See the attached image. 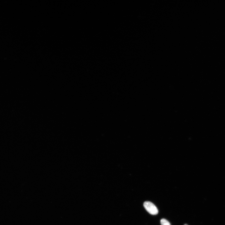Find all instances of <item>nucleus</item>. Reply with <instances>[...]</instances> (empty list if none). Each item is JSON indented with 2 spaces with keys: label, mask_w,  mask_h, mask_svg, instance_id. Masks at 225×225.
<instances>
[{
  "label": "nucleus",
  "mask_w": 225,
  "mask_h": 225,
  "mask_svg": "<svg viewBox=\"0 0 225 225\" xmlns=\"http://www.w3.org/2000/svg\"><path fill=\"white\" fill-rule=\"evenodd\" d=\"M161 225H171L170 223L165 219H163L161 220Z\"/></svg>",
  "instance_id": "nucleus-2"
},
{
  "label": "nucleus",
  "mask_w": 225,
  "mask_h": 225,
  "mask_svg": "<svg viewBox=\"0 0 225 225\" xmlns=\"http://www.w3.org/2000/svg\"><path fill=\"white\" fill-rule=\"evenodd\" d=\"M184 225H188V224H185Z\"/></svg>",
  "instance_id": "nucleus-3"
},
{
  "label": "nucleus",
  "mask_w": 225,
  "mask_h": 225,
  "mask_svg": "<svg viewBox=\"0 0 225 225\" xmlns=\"http://www.w3.org/2000/svg\"><path fill=\"white\" fill-rule=\"evenodd\" d=\"M144 206L146 210L150 214L155 215L158 213L157 207L152 202L145 201L144 203Z\"/></svg>",
  "instance_id": "nucleus-1"
}]
</instances>
